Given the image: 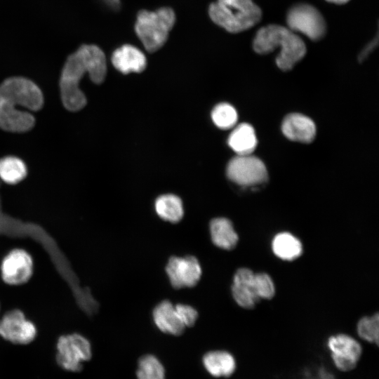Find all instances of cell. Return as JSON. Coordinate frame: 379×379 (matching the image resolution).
Segmentation results:
<instances>
[{
  "mask_svg": "<svg viewBox=\"0 0 379 379\" xmlns=\"http://www.w3.org/2000/svg\"><path fill=\"white\" fill-rule=\"evenodd\" d=\"M88 74L97 84L102 83L107 74V60L103 51L93 44H83L68 56L61 72L59 81L63 106L77 112L86 105V98L79 88L81 79Z\"/></svg>",
  "mask_w": 379,
  "mask_h": 379,
  "instance_id": "6da1fadb",
  "label": "cell"
},
{
  "mask_svg": "<svg viewBox=\"0 0 379 379\" xmlns=\"http://www.w3.org/2000/svg\"><path fill=\"white\" fill-rule=\"evenodd\" d=\"M44 104L40 88L32 81L21 77L6 79L0 84V128L22 133L35 124V112Z\"/></svg>",
  "mask_w": 379,
  "mask_h": 379,
  "instance_id": "7a4b0ae2",
  "label": "cell"
},
{
  "mask_svg": "<svg viewBox=\"0 0 379 379\" xmlns=\"http://www.w3.org/2000/svg\"><path fill=\"white\" fill-rule=\"evenodd\" d=\"M280 48L276 64L282 71L291 70L302 59L306 46L300 37L288 27L268 25L261 27L253 41V50L259 54H267Z\"/></svg>",
  "mask_w": 379,
  "mask_h": 379,
  "instance_id": "3957f363",
  "label": "cell"
},
{
  "mask_svg": "<svg viewBox=\"0 0 379 379\" xmlns=\"http://www.w3.org/2000/svg\"><path fill=\"white\" fill-rule=\"evenodd\" d=\"M212 21L231 33L245 31L262 18V11L253 0H217L210 4Z\"/></svg>",
  "mask_w": 379,
  "mask_h": 379,
  "instance_id": "277c9868",
  "label": "cell"
},
{
  "mask_svg": "<svg viewBox=\"0 0 379 379\" xmlns=\"http://www.w3.org/2000/svg\"><path fill=\"white\" fill-rule=\"evenodd\" d=\"M175 22V14L171 8L162 7L154 11L140 10L134 28L146 51L154 53L166 42Z\"/></svg>",
  "mask_w": 379,
  "mask_h": 379,
  "instance_id": "5b68a950",
  "label": "cell"
},
{
  "mask_svg": "<svg viewBox=\"0 0 379 379\" xmlns=\"http://www.w3.org/2000/svg\"><path fill=\"white\" fill-rule=\"evenodd\" d=\"M288 27L294 32H298L313 41H318L326 34V22L320 12L307 4L292 6L286 15Z\"/></svg>",
  "mask_w": 379,
  "mask_h": 379,
  "instance_id": "8992f818",
  "label": "cell"
},
{
  "mask_svg": "<svg viewBox=\"0 0 379 379\" xmlns=\"http://www.w3.org/2000/svg\"><path fill=\"white\" fill-rule=\"evenodd\" d=\"M89 341L78 333L62 335L57 343L56 361L62 368L77 372L82 368L84 361L91 358Z\"/></svg>",
  "mask_w": 379,
  "mask_h": 379,
  "instance_id": "52a82bcc",
  "label": "cell"
},
{
  "mask_svg": "<svg viewBox=\"0 0 379 379\" xmlns=\"http://www.w3.org/2000/svg\"><path fill=\"white\" fill-rule=\"evenodd\" d=\"M227 175L230 180L241 186H253L267 180L264 163L251 154L237 155L227 166Z\"/></svg>",
  "mask_w": 379,
  "mask_h": 379,
  "instance_id": "ba28073f",
  "label": "cell"
},
{
  "mask_svg": "<svg viewBox=\"0 0 379 379\" xmlns=\"http://www.w3.org/2000/svg\"><path fill=\"white\" fill-rule=\"evenodd\" d=\"M165 270L171 285L175 289L195 286L202 275L201 264L194 255L171 256Z\"/></svg>",
  "mask_w": 379,
  "mask_h": 379,
  "instance_id": "9c48e42d",
  "label": "cell"
},
{
  "mask_svg": "<svg viewBox=\"0 0 379 379\" xmlns=\"http://www.w3.org/2000/svg\"><path fill=\"white\" fill-rule=\"evenodd\" d=\"M331 357L335 366L341 371L354 370L362 354L359 343L347 334L331 336L327 342Z\"/></svg>",
  "mask_w": 379,
  "mask_h": 379,
  "instance_id": "30bf717a",
  "label": "cell"
},
{
  "mask_svg": "<svg viewBox=\"0 0 379 379\" xmlns=\"http://www.w3.org/2000/svg\"><path fill=\"white\" fill-rule=\"evenodd\" d=\"M36 335L34 324L19 310L6 312L0 319V336L14 344L26 345Z\"/></svg>",
  "mask_w": 379,
  "mask_h": 379,
  "instance_id": "8fae6325",
  "label": "cell"
},
{
  "mask_svg": "<svg viewBox=\"0 0 379 379\" xmlns=\"http://www.w3.org/2000/svg\"><path fill=\"white\" fill-rule=\"evenodd\" d=\"M33 271V262L30 255L22 249L11 251L1 265V277L9 285H20L27 282Z\"/></svg>",
  "mask_w": 379,
  "mask_h": 379,
  "instance_id": "7c38bea8",
  "label": "cell"
},
{
  "mask_svg": "<svg viewBox=\"0 0 379 379\" xmlns=\"http://www.w3.org/2000/svg\"><path fill=\"white\" fill-rule=\"evenodd\" d=\"M232 294L235 302L241 307L250 309L254 307L260 299L255 274L248 268L237 270L233 277Z\"/></svg>",
  "mask_w": 379,
  "mask_h": 379,
  "instance_id": "4fadbf2b",
  "label": "cell"
},
{
  "mask_svg": "<svg viewBox=\"0 0 379 379\" xmlns=\"http://www.w3.org/2000/svg\"><path fill=\"white\" fill-rule=\"evenodd\" d=\"M281 131L288 139L304 143L311 142L316 135L313 121L298 113L290 114L284 118Z\"/></svg>",
  "mask_w": 379,
  "mask_h": 379,
  "instance_id": "5bb4252c",
  "label": "cell"
},
{
  "mask_svg": "<svg viewBox=\"0 0 379 379\" xmlns=\"http://www.w3.org/2000/svg\"><path fill=\"white\" fill-rule=\"evenodd\" d=\"M112 63L123 74L141 72L147 66L144 53L138 48L124 44L117 48L112 55Z\"/></svg>",
  "mask_w": 379,
  "mask_h": 379,
  "instance_id": "9a60e30c",
  "label": "cell"
},
{
  "mask_svg": "<svg viewBox=\"0 0 379 379\" xmlns=\"http://www.w3.org/2000/svg\"><path fill=\"white\" fill-rule=\"evenodd\" d=\"M152 314L154 324L164 333L180 335L186 328L176 313L175 305L168 300L159 302Z\"/></svg>",
  "mask_w": 379,
  "mask_h": 379,
  "instance_id": "2e32d148",
  "label": "cell"
},
{
  "mask_svg": "<svg viewBox=\"0 0 379 379\" xmlns=\"http://www.w3.org/2000/svg\"><path fill=\"white\" fill-rule=\"evenodd\" d=\"M209 232L213 244L222 249H233L239 240L232 222L226 218H215L209 223Z\"/></svg>",
  "mask_w": 379,
  "mask_h": 379,
  "instance_id": "e0dca14e",
  "label": "cell"
},
{
  "mask_svg": "<svg viewBox=\"0 0 379 379\" xmlns=\"http://www.w3.org/2000/svg\"><path fill=\"white\" fill-rule=\"evenodd\" d=\"M203 363L207 371L214 377H229L236 369L234 357L230 352L222 350L206 353L204 356Z\"/></svg>",
  "mask_w": 379,
  "mask_h": 379,
  "instance_id": "ac0fdd59",
  "label": "cell"
},
{
  "mask_svg": "<svg viewBox=\"0 0 379 379\" xmlns=\"http://www.w3.org/2000/svg\"><path fill=\"white\" fill-rule=\"evenodd\" d=\"M227 142L237 155L251 154L257 145L254 128L246 123L237 126L231 132Z\"/></svg>",
  "mask_w": 379,
  "mask_h": 379,
  "instance_id": "d6986e66",
  "label": "cell"
},
{
  "mask_svg": "<svg viewBox=\"0 0 379 379\" xmlns=\"http://www.w3.org/2000/svg\"><path fill=\"white\" fill-rule=\"evenodd\" d=\"M157 215L163 220L171 223L180 222L184 215V208L180 198L173 194L159 196L154 202Z\"/></svg>",
  "mask_w": 379,
  "mask_h": 379,
  "instance_id": "ffe728a7",
  "label": "cell"
},
{
  "mask_svg": "<svg viewBox=\"0 0 379 379\" xmlns=\"http://www.w3.org/2000/svg\"><path fill=\"white\" fill-rule=\"evenodd\" d=\"M272 246L274 253L284 260H293L298 258L302 251L300 240L288 232L277 234L273 239Z\"/></svg>",
  "mask_w": 379,
  "mask_h": 379,
  "instance_id": "44dd1931",
  "label": "cell"
},
{
  "mask_svg": "<svg viewBox=\"0 0 379 379\" xmlns=\"http://www.w3.org/2000/svg\"><path fill=\"white\" fill-rule=\"evenodd\" d=\"M25 162L18 157L8 156L0 159V179L4 182L15 185L27 175Z\"/></svg>",
  "mask_w": 379,
  "mask_h": 379,
  "instance_id": "7402d4cb",
  "label": "cell"
},
{
  "mask_svg": "<svg viewBox=\"0 0 379 379\" xmlns=\"http://www.w3.org/2000/svg\"><path fill=\"white\" fill-rule=\"evenodd\" d=\"M138 379H165V371L161 362L152 355L142 357L138 363Z\"/></svg>",
  "mask_w": 379,
  "mask_h": 379,
  "instance_id": "603a6c76",
  "label": "cell"
},
{
  "mask_svg": "<svg viewBox=\"0 0 379 379\" xmlns=\"http://www.w3.org/2000/svg\"><path fill=\"white\" fill-rule=\"evenodd\" d=\"M213 123L221 129L233 128L237 121L238 114L231 105L222 102L217 105L211 112Z\"/></svg>",
  "mask_w": 379,
  "mask_h": 379,
  "instance_id": "cb8c5ba5",
  "label": "cell"
},
{
  "mask_svg": "<svg viewBox=\"0 0 379 379\" xmlns=\"http://www.w3.org/2000/svg\"><path fill=\"white\" fill-rule=\"evenodd\" d=\"M357 333L363 340L378 345L379 317L375 314L372 317L361 318L357 324Z\"/></svg>",
  "mask_w": 379,
  "mask_h": 379,
  "instance_id": "d4e9b609",
  "label": "cell"
},
{
  "mask_svg": "<svg viewBox=\"0 0 379 379\" xmlns=\"http://www.w3.org/2000/svg\"><path fill=\"white\" fill-rule=\"evenodd\" d=\"M176 313L185 327L193 326L197 321L199 313L192 306L178 303L175 305Z\"/></svg>",
  "mask_w": 379,
  "mask_h": 379,
  "instance_id": "484cf974",
  "label": "cell"
},
{
  "mask_svg": "<svg viewBox=\"0 0 379 379\" xmlns=\"http://www.w3.org/2000/svg\"><path fill=\"white\" fill-rule=\"evenodd\" d=\"M255 278L260 298H272L274 295L275 288L271 277L266 273H256Z\"/></svg>",
  "mask_w": 379,
  "mask_h": 379,
  "instance_id": "4316f807",
  "label": "cell"
},
{
  "mask_svg": "<svg viewBox=\"0 0 379 379\" xmlns=\"http://www.w3.org/2000/svg\"><path fill=\"white\" fill-rule=\"evenodd\" d=\"M378 43V36L370 41L361 51L359 55L358 60L359 62L364 61L368 55L375 49Z\"/></svg>",
  "mask_w": 379,
  "mask_h": 379,
  "instance_id": "83f0119b",
  "label": "cell"
},
{
  "mask_svg": "<svg viewBox=\"0 0 379 379\" xmlns=\"http://www.w3.org/2000/svg\"><path fill=\"white\" fill-rule=\"evenodd\" d=\"M112 9L118 10L120 8V0H103Z\"/></svg>",
  "mask_w": 379,
  "mask_h": 379,
  "instance_id": "f1b7e54d",
  "label": "cell"
},
{
  "mask_svg": "<svg viewBox=\"0 0 379 379\" xmlns=\"http://www.w3.org/2000/svg\"><path fill=\"white\" fill-rule=\"evenodd\" d=\"M330 3L335 4H344L348 2L350 0H326Z\"/></svg>",
  "mask_w": 379,
  "mask_h": 379,
  "instance_id": "f546056e",
  "label": "cell"
}]
</instances>
